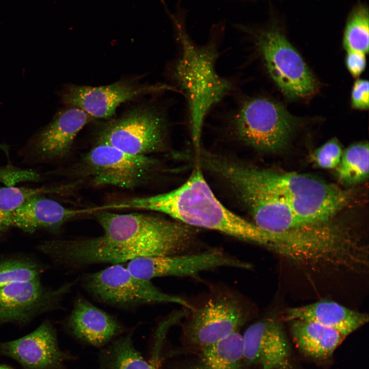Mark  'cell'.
Returning a JSON list of instances; mask_svg holds the SVG:
<instances>
[{"instance_id":"25","label":"cell","mask_w":369,"mask_h":369,"mask_svg":"<svg viewBox=\"0 0 369 369\" xmlns=\"http://www.w3.org/2000/svg\"><path fill=\"white\" fill-rule=\"evenodd\" d=\"M369 19L368 10L363 6L354 9L345 27L343 45L346 51L363 54L368 52Z\"/></svg>"},{"instance_id":"26","label":"cell","mask_w":369,"mask_h":369,"mask_svg":"<svg viewBox=\"0 0 369 369\" xmlns=\"http://www.w3.org/2000/svg\"><path fill=\"white\" fill-rule=\"evenodd\" d=\"M110 348L106 369H156L135 350L130 335L119 338Z\"/></svg>"},{"instance_id":"20","label":"cell","mask_w":369,"mask_h":369,"mask_svg":"<svg viewBox=\"0 0 369 369\" xmlns=\"http://www.w3.org/2000/svg\"><path fill=\"white\" fill-rule=\"evenodd\" d=\"M290 322L295 346L305 356L315 360L330 358L346 337L336 330L313 322L300 320Z\"/></svg>"},{"instance_id":"3","label":"cell","mask_w":369,"mask_h":369,"mask_svg":"<svg viewBox=\"0 0 369 369\" xmlns=\"http://www.w3.org/2000/svg\"><path fill=\"white\" fill-rule=\"evenodd\" d=\"M181 45L180 56L172 70L177 89L188 102L192 140L198 150L204 119L209 110L235 90L234 83L217 73L218 57L216 46L210 42L204 46L193 43L180 23H177Z\"/></svg>"},{"instance_id":"30","label":"cell","mask_w":369,"mask_h":369,"mask_svg":"<svg viewBox=\"0 0 369 369\" xmlns=\"http://www.w3.org/2000/svg\"><path fill=\"white\" fill-rule=\"evenodd\" d=\"M345 61L350 73L354 77H358L365 68V54L355 51H347Z\"/></svg>"},{"instance_id":"12","label":"cell","mask_w":369,"mask_h":369,"mask_svg":"<svg viewBox=\"0 0 369 369\" xmlns=\"http://www.w3.org/2000/svg\"><path fill=\"white\" fill-rule=\"evenodd\" d=\"M93 119L81 109L67 106L40 129L20 150L23 160L29 164L56 161L66 158L81 130Z\"/></svg>"},{"instance_id":"17","label":"cell","mask_w":369,"mask_h":369,"mask_svg":"<svg viewBox=\"0 0 369 369\" xmlns=\"http://www.w3.org/2000/svg\"><path fill=\"white\" fill-rule=\"evenodd\" d=\"M95 209H71L46 195H36L28 198L11 214L6 227L8 230L15 228L30 234L42 230L57 232L66 222L93 213Z\"/></svg>"},{"instance_id":"29","label":"cell","mask_w":369,"mask_h":369,"mask_svg":"<svg viewBox=\"0 0 369 369\" xmlns=\"http://www.w3.org/2000/svg\"><path fill=\"white\" fill-rule=\"evenodd\" d=\"M368 81L365 79L356 80L352 89V106L354 108L365 110L368 108Z\"/></svg>"},{"instance_id":"22","label":"cell","mask_w":369,"mask_h":369,"mask_svg":"<svg viewBox=\"0 0 369 369\" xmlns=\"http://www.w3.org/2000/svg\"><path fill=\"white\" fill-rule=\"evenodd\" d=\"M368 144L360 142L351 145L343 151L341 160L336 168V175L343 183H360L368 176Z\"/></svg>"},{"instance_id":"24","label":"cell","mask_w":369,"mask_h":369,"mask_svg":"<svg viewBox=\"0 0 369 369\" xmlns=\"http://www.w3.org/2000/svg\"><path fill=\"white\" fill-rule=\"evenodd\" d=\"M63 186L31 188L15 186L0 187V236L8 231L6 221L11 214L29 197L64 192Z\"/></svg>"},{"instance_id":"13","label":"cell","mask_w":369,"mask_h":369,"mask_svg":"<svg viewBox=\"0 0 369 369\" xmlns=\"http://www.w3.org/2000/svg\"><path fill=\"white\" fill-rule=\"evenodd\" d=\"M75 282L53 288L40 279L22 281L0 288V323L26 324L37 316L57 309Z\"/></svg>"},{"instance_id":"8","label":"cell","mask_w":369,"mask_h":369,"mask_svg":"<svg viewBox=\"0 0 369 369\" xmlns=\"http://www.w3.org/2000/svg\"><path fill=\"white\" fill-rule=\"evenodd\" d=\"M256 43L269 74L286 97L303 98L314 92L316 82L312 73L278 29L261 31Z\"/></svg>"},{"instance_id":"9","label":"cell","mask_w":369,"mask_h":369,"mask_svg":"<svg viewBox=\"0 0 369 369\" xmlns=\"http://www.w3.org/2000/svg\"><path fill=\"white\" fill-rule=\"evenodd\" d=\"M81 164L85 175L93 184L131 189L151 178L157 162L148 155L127 153L97 141L84 156Z\"/></svg>"},{"instance_id":"28","label":"cell","mask_w":369,"mask_h":369,"mask_svg":"<svg viewBox=\"0 0 369 369\" xmlns=\"http://www.w3.org/2000/svg\"><path fill=\"white\" fill-rule=\"evenodd\" d=\"M40 175L33 171L22 170L13 166L0 167V182L6 186H14L22 181H38Z\"/></svg>"},{"instance_id":"23","label":"cell","mask_w":369,"mask_h":369,"mask_svg":"<svg viewBox=\"0 0 369 369\" xmlns=\"http://www.w3.org/2000/svg\"><path fill=\"white\" fill-rule=\"evenodd\" d=\"M45 270L44 265L28 255H1L0 288L15 282L40 279Z\"/></svg>"},{"instance_id":"10","label":"cell","mask_w":369,"mask_h":369,"mask_svg":"<svg viewBox=\"0 0 369 369\" xmlns=\"http://www.w3.org/2000/svg\"><path fill=\"white\" fill-rule=\"evenodd\" d=\"M190 310L184 332L189 341L201 349L238 331L248 317L242 300L226 291L216 293Z\"/></svg>"},{"instance_id":"19","label":"cell","mask_w":369,"mask_h":369,"mask_svg":"<svg viewBox=\"0 0 369 369\" xmlns=\"http://www.w3.org/2000/svg\"><path fill=\"white\" fill-rule=\"evenodd\" d=\"M284 320L313 322L336 330L347 337L368 321V315L350 309L336 302L322 300L286 309Z\"/></svg>"},{"instance_id":"27","label":"cell","mask_w":369,"mask_h":369,"mask_svg":"<svg viewBox=\"0 0 369 369\" xmlns=\"http://www.w3.org/2000/svg\"><path fill=\"white\" fill-rule=\"evenodd\" d=\"M342 154L340 143L337 139L333 138L315 150L312 153L311 159L319 168H336L341 160Z\"/></svg>"},{"instance_id":"11","label":"cell","mask_w":369,"mask_h":369,"mask_svg":"<svg viewBox=\"0 0 369 369\" xmlns=\"http://www.w3.org/2000/svg\"><path fill=\"white\" fill-rule=\"evenodd\" d=\"M166 91L179 92L174 86L169 85L143 84L135 78H126L98 87L69 85L64 87L60 95L66 106L79 108L93 119H108L124 102Z\"/></svg>"},{"instance_id":"18","label":"cell","mask_w":369,"mask_h":369,"mask_svg":"<svg viewBox=\"0 0 369 369\" xmlns=\"http://www.w3.org/2000/svg\"><path fill=\"white\" fill-rule=\"evenodd\" d=\"M66 325L74 336L94 346L107 343L122 331L114 317L81 296L75 299Z\"/></svg>"},{"instance_id":"16","label":"cell","mask_w":369,"mask_h":369,"mask_svg":"<svg viewBox=\"0 0 369 369\" xmlns=\"http://www.w3.org/2000/svg\"><path fill=\"white\" fill-rule=\"evenodd\" d=\"M0 352L17 361L24 369H57L66 357L58 347L55 329L49 320L23 337L0 342Z\"/></svg>"},{"instance_id":"15","label":"cell","mask_w":369,"mask_h":369,"mask_svg":"<svg viewBox=\"0 0 369 369\" xmlns=\"http://www.w3.org/2000/svg\"><path fill=\"white\" fill-rule=\"evenodd\" d=\"M242 335L245 364L262 369H294L291 346L279 321L262 319L250 325Z\"/></svg>"},{"instance_id":"14","label":"cell","mask_w":369,"mask_h":369,"mask_svg":"<svg viewBox=\"0 0 369 369\" xmlns=\"http://www.w3.org/2000/svg\"><path fill=\"white\" fill-rule=\"evenodd\" d=\"M137 277L149 280L166 276H193L219 267L248 269L251 265L217 249L190 253L140 257L125 265Z\"/></svg>"},{"instance_id":"5","label":"cell","mask_w":369,"mask_h":369,"mask_svg":"<svg viewBox=\"0 0 369 369\" xmlns=\"http://www.w3.org/2000/svg\"><path fill=\"white\" fill-rule=\"evenodd\" d=\"M232 133L259 150L276 152L285 147L299 120L283 106L264 97L241 101L227 118Z\"/></svg>"},{"instance_id":"4","label":"cell","mask_w":369,"mask_h":369,"mask_svg":"<svg viewBox=\"0 0 369 369\" xmlns=\"http://www.w3.org/2000/svg\"><path fill=\"white\" fill-rule=\"evenodd\" d=\"M227 163L249 182L286 202L308 224L330 221L350 201L349 191L311 175L275 172L228 159Z\"/></svg>"},{"instance_id":"7","label":"cell","mask_w":369,"mask_h":369,"mask_svg":"<svg viewBox=\"0 0 369 369\" xmlns=\"http://www.w3.org/2000/svg\"><path fill=\"white\" fill-rule=\"evenodd\" d=\"M167 129V118L159 108L139 106L104 124L97 141L127 153L148 155L163 148Z\"/></svg>"},{"instance_id":"1","label":"cell","mask_w":369,"mask_h":369,"mask_svg":"<svg viewBox=\"0 0 369 369\" xmlns=\"http://www.w3.org/2000/svg\"><path fill=\"white\" fill-rule=\"evenodd\" d=\"M103 230L94 237L69 239L64 256L74 270L96 264L122 263L136 258L194 252L196 238L188 225L142 213L118 214L96 208Z\"/></svg>"},{"instance_id":"21","label":"cell","mask_w":369,"mask_h":369,"mask_svg":"<svg viewBox=\"0 0 369 369\" xmlns=\"http://www.w3.org/2000/svg\"><path fill=\"white\" fill-rule=\"evenodd\" d=\"M201 350L195 369H244L243 335L238 331Z\"/></svg>"},{"instance_id":"2","label":"cell","mask_w":369,"mask_h":369,"mask_svg":"<svg viewBox=\"0 0 369 369\" xmlns=\"http://www.w3.org/2000/svg\"><path fill=\"white\" fill-rule=\"evenodd\" d=\"M119 209L162 213L189 226L219 231L263 246L266 232L227 209L217 199L197 167L188 179L171 191L118 202Z\"/></svg>"},{"instance_id":"31","label":"cell","mask_w":369,"mask_h":369,"mask_svg":"<svg viewBox=\"0 0 369 369\" xmlns=\"http://www.w3.org/2000/svg\"><path fill=\"white\" fill-rule=\"evenodd\" d=\"M0 369H11L9 367L5 365H0Z\"/></svg>"},{"instance_id":"6","label":"cell","mask_w":369,"mask_h":369,"mask_svg":"<svg viewBox=\"0 0 369 369\" xmlns=\"http://www.w3.org/2000/svg\"><path fill=\"white\" fill-rule=\"evenodd\" d=\"M81 283L97 301L119 308L160 303H176L189 310L193 307L184 299L161 291L150 280L134 276L122 263L87 274Z\"/></svg>"}]
</instances>
